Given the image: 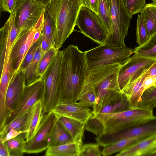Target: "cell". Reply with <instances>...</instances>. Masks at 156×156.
<instances>
[{"mask_svg":"<svg viewBox=\"0 0 156 156\" xmlns=\"http://www.w3.org/2000/svg\"><path fill=\"white\" fill-rule=\"evenodd\" d=\"M44 87L43 78L26 85L22 96L8 118L5 125L29 111L38 100L42 99Z\"/></svg>","mask_w":156,"mask_h":156,"instance_id":"obj_13","label":"cell"},{"mask_svg":"<svg viewBox=\"0 0 156 156\" xmlns=\"http://www.w3.org/2000/svg\"><path fill=\"white\" fill-rule=\"evenodd\" d=\"M89 74L87 77L81 89L77 102L81 106L92 108L95 103L96 96Z\"/></svg>","mask_w":156,"mask_h":156,"instance_id":"obj_24","label":"cell"},{"mask_svg":"<svg viewBox=\"0 0 156 156\" xmlns=\"http://www.w3.org/2000/svg\"><path fill=\"white\" fill-rule=\"evenodd\" d=\"M51 111L58 119L66 117L86 123L94 115L89 107L81 106L78 103L62 102L57 104Z\"/></svg>","mask_w":156,"mask_h":156,"instance_id":"obj_17","label":"cell"},{"mask_svg":"<svg viewBox=\"0 0 156 156\" xmlns=\"http://www.w3.org/2000/svg\"><path fill=\"white\" fill-rule=\"evenodd\" d=\"M9 156H21L23 155V148L26 143L25 133L4 143Z\"/></svg>","mask_w":156,"mask_h":156,"instance_id":"obj_29","label":"cell"},{"mask_svg":"<svg viewBox=\"0 0 156 156\" xmlns=\"http://www.w3.org/2000/svg\"><path fill=\"white\" fill-rule=\"evenodd\" d=\"M136 36L139 46L144 43L149 38L146 27L142 15H138L136 23Z\"/></svg>","mask_w":156,"mask_h":156,"instance_id":"obj_36","label":"cell"},{"mask_svg":"<svg viewBox=\"0 0 156 156\" xmlns=\"http://www.w3.org/2000/svg\"><path fill=\"white\" fill-rule=\"evenodd\" d=\"M72 138L73 141L82 142L86 123L66 117L58 119Z\"/></svg>","mask_w":156,"mask_h":156,"instance_id":"obj_23","label":"cell"},{"mask_svg":"<svg viewBox=\"0 0 156 156\" xmlns=\"http://www.w3.org/2000/svg\"><path fill=\"white\" fill-rule=\"evenodd\" d=\"M58 119L51 111L44 113L35 134L25 145L24 153H38L48 148V138Z\"/></svg>","mask_w":156,"mask_h":156,"instance_id":"obj_12","label":"cell"},{"mask_svg":"<svg viewBox=\"0 0 156 156\" xmlns=\"http://www.w3.org/2000/svg\"><path fill=\"white\" fill-rule=\"evenodd\" d=\"M85 129L97 136L104 133V127L101 122L93 116L88 120L85 124Z\"/></svg>","mask_w":156,"mask_h":156,"instance_id":"obj_39","label":"cell"},{"mask_svg":"<svg viewBox=\"0 0 156 156\" xmlns=\"http://www.w3.org/2000/svg\"><path fill=\"white\" fill-rule=\"evenodd\" d=\"M112 25L104 44L114 47L125 46V38L128 33L132 16L126 11L122 0H108Z\"/></svg>","mask_w":156,"mask_h":156,"instance_id":"obj_6","label":"cell"},{"mask_svg":"<svg viewBox=\"0 0 156 156\" xmlns=\"http://www.w3.org/2000/svg\"><path fill=\"white\" fill-rule=\"evenodd\" d=\"M41 43L34 58L26 70L25 78L26 85H30L39 79L37 73L38 65L42 56L44 53L41 48Z\"/></svg>","mask_w":156,"mask_h":156,"instance_id":"obj_28","label":"cell"},{"mask_svg":"<svg viewBox=\"0 0 156 156\" xmlns=\"http://www.w3.org/2000/svg\"><path fill=\"white\" fill-rule=\"evenodd\" d=\"M99 146L98 144H82L79 156H100L102 154Z\"/></svg>","mask_w":156,"mask_h":156,"instance_id":"obj_40","label":"cell"},{"mask_svg":"<svg viewBox=\"0 0 156 156\" xmlns=\"http://www.w3.org/2000/svg\"><path fill=\"white\" fill-rule=\"evenodd\" d=\"M98 15L108 34L112 25L111 13L108 0H99Z\"/></svg>","mask_w":156,"mask_h":156,"instance_id":"obj_31","label":"cell"},{"mask_svg":"<svg viewBox=\"0 0 156 156\" xmlns=\"http://www.w3.org/2000/svg\"><path fill=\"white\" fill-rule=\"evenodd\" d=\"M45 8V6L35 0H17L14 12L19 31L34 27Z\"/></svg>","mask_w":156,"mask_h":156,"instance_id":"obj_9","label":"cell"},{"mask_svg":"<svg viewBox=\"0 0 156 156\" xmlns=\"http://www.w3.org/2000/svg\"><path fill=\"white\" fill-rule=\"evenodd\" d=\"M44 21V15H42L34 27L20 32L12 47L9 59L11 68L14 73L20 70L27 53L33 44L37 29Z\"/></svg>","mask_w":156,"mask_h":156,"instance_id":"obj_11","label":"cell"},{"mask_svg":"<svg viewBox=\"0 0 156 156\" xmlns=\"http://www.w3.org/2000/svg\"></svg>","mask_w":156,"mask_h":156,"instance_id":"obj_51","label":"cell"},{"mask_svg":"<svg viewBox=\"0 0 156 156\" xmlns=\"http://www.w3.org/2000/svg\"><path fill=\"white\" fill-rule=\"evenodd\" d=\"M73 142L70 134L62 123L58 120L48 138V147L57 146Z\"/></svg>","mask_w":156,"mask_h":156,"instance_id":"obj_21","label":"cell"},{"mask_svg":"<svg viewBox=\"0 0 156 156\" xmlns=\"http://www.w3.org/2000/svg\"><path fill=\"white\" fill-rule=\"evenodd\" d=\"M155 60L143 58L134 53L119 69L118 81L121 91L130 82L140 76Z\"/></svg>","mask_w":156,"mask_h":156,"instance_id":"obj_14","label":"cell"},{"mask_svg":"<svg viewBox=\"0 0 156 156\" xmlns=\"http://www.w3.org/2000/svg\"><path fill=\"white\" fill-rule=\"evenodd\" d=\"M0 156H9L7 150L4 143L0 141Z\"/></svg>","mask_w":156,"mask_h":156,"instance_id":"obj_47","label":"cell"},{"mask_svg":"<svg viewBox=\"0 0 156 156\" xmlns=\"http://www.w3.org/2000/svg\"><path fill=\"white\" fill-rule=\"evenodd\" d=\"M45 6H46L51 0H35Z\"/></svg>","mask_w":156,"mask_h":156,"instance_id":"obj_48","label":"cell"},{"mask_svg":"<svg viewBox=\"0 0 156 156\" xmlns=\"http://www.w3.org/2000/svg\"><path fill=\"white\" fill-rule=\"evenodd\" d=\"M76 26L80 32L99 45L104 44L108 33L98 15L83 6L79 11Z\"/></svg>","mask_w":156,"mask_h":156,"instance_id":"obj_8","label":"cell"},{"mask_svg":"<svg viewBox=\"0 0 156 156\" xmlns=\"http://www.w3.org/2000/svg\"><path fill=\"white\" fill-rule=\"evenodd\" d=\"M25 71L20 70L12 78L7 90L5 101L6 120L23 94L25 85Z\"/></svg>","mask_w":156,"mask_h":156,"instance_id":"obj_16","label":"cell"},{"mask_svg":"<svg viewBox=\"0 0 156 156\" xmlns=\"http://www.w3.org/2000/svg\"><path fill=\"white\" fill-rule=\"evenodd\" d=\"M140 14L144 19L150 37L156 32V4H147Z\"/></svg>","mask_w":156,"mask_h":156,"instance_id":"obj_26","label":"cell"},{"mask_svg":"<svg viewBox=\"0 0 156 156\" xmlns=\"http://www.w3.org/2000/svg\"><path fill=\"white\" fill-rule=\"evenodd\" d=\"M134 53L143 58L156 60V32L144 43L135 48Z\"/></svg>","mask_w":156,"mask_h":156,"instance_id":"obj_27","label":"cell"},{"mask_svg":"<svg viewBox=\"0 0 156 156\" xmlns=\"http://www.w3.org/2000/svg\"><path fill=\"white\" fill-rule=\"evenodd\" d=\"M156 83V77L147 76L145 78L143 83V87L144 91L152 87Z\"/></svg>","mask_w":156,"mask_h":156,"instance_id":"obj_44","label":"cell"},{"mask_svg":"<svg viewBox=\"0 0 156 156\" xmlns=\"http://www.w3.org/2000/svg\"><path fill=\"white\" fill-rule=\"evenodd\" d=\"M147 76L156 77V60L153 65L148 69Z\"/></svg>","mask_w":156,"mask_h":156,"instance_id":"obj_46","label":"cell"},{"mask_svg":"<svg viewBox=\"0 0 156 156\" xmlns=\"http://www.w3.org/2000/svg\"><path fill=\"white\" fill-rule=\"evenodd\" d=\"M44 22L41 32L51 47H54V23L48 10L45 8L44 13Z\"/></svg>","mask_w":156,"mask_h":156,"instance_id":"obj_34","label":"cell"},{"mask_svg":"<svg viewBox=\"0 0 156 156\" xmlns=\"http://www.w3.org/2000/svg\"><path fill=\"white\" fill-rule=\"evenodd\" d=\"M41 41V35L39 39L34 43L30 48L23 60L20 70L26 71L28 66L34 58Z\"/></svg>","mask_w":156,"mask_h":156,"instance_id":"obj_38","label":"cell"},{"mask_svg":"<svg viewBox=\"0 0 156 156\" xmlns=\"http://www.w3.org/2000/svg\"><path fill=\"white\" fill-rule=\"evenodd\" d=\"M82 142H73L48 147L45 156H79Z\"/></svg>","mask_w":156,"mask_h":156,"instance_id":"obj_22","label":"cell"},{"mask_svg":"<svg viewBox=\"0 0 156 156\" xmlns=\"http://www.w3.org/2000/svg\"><path fill=\"white\" fill-rule=\"evenodd\" d=\"M41 99L37 101L31 108L27 127V132L25 133L26 143L32 139L35 134L44 113Z\"/></svg>","mask_w":156,"mask_h":156,"instance_id":"obj_20","label":"cell"},{"mask_svg":"<svg viewBox=\"0 0 156 156\" xmlns=\"http://www.w3.org/2000/svg\"><path fill=\"white\" fill-rule=\"evenodd\" d=\"M153 3L156 4V0H152Z\"/></svg>","mask_w":156,"mask_h":156,"instance_id":"obj_50","label":"cell"},{"mask_svg":"<svg viewBox=\"0 0 156 156\" xmlns=\"http://www.w3.org/2000/svg\"><path fill=\"white\" fill-rule=\"evenodd\" d=\"M15 12L11 14L9 18L0 30V68L9 62L10 53L20 32L15 23Z\"/></svg>","mask_w":156,"mask_h":156,"instance_id":"obj_15","label":"cell"},{"mask_svg":"<svg viewBox=\"0 0 156 156\" xmlns=\"http://www.w3.org/2000/svg\"><path fill=\"white\" fill-rule=\"evenodd\" d=\"M152 136V135H151ZM150 135L136 136L123 139L104 147L101 151L103 156H108L122 150L143 140Z\"/></svg>","mask_w":156,"mask_h":156,"instance_id":"obj_25","label":"cell"},{"mask_svg":"<svg viewBox=\"0 0 156 156\" xmlns=\"http://www.w3.org/2000/svg\"><path fill=\"white\" fill-rule=\"evenodd\" d=\"M62 56V51L58 50L43 77L44 87L41 101L44 113L51 111L57 103L58 79Z\"/></svg>","mask_w":156,"mask_h":156,"instance_id":"obj_7","label":"cell"},{"mask_svg":"<svg viewBox=\"0 0 156 156\" xmlns=\"http://www.w3.org/2000/svg\"><path fill=\"white\" fill-rule=\"evenodd\" d=\"M156 153V134L150 136L119 152L116 156H144Z\"/></svg>","mask_w":156,"mask_h":156,"instance_id":"obj_18","label":"cell"},{"mask_svg":"<svg viewBox=\"0 0 156 156\" xmlns=\"http://www.w3.org/2000/svg\"><path fill=\"white\" fill-rule=\"evenodd\" d=\"M156 106V83L144 91L139 107L153 110Z\"/></svg>","mask_w":156,"mask_h":156,"instance_id":"obj_35","label":"cell"},{"mask_svg":"<svg viewBox=\"0 0 156 156\" xmlns=\"http://www.w3.org/2000/svg\"><path fill=\"white\" fill-rule=\"evenodd\" d=\"M83 0H51L45 6L54 23V47L59 50L75 31L77 19Z\"/></svg>","mask_w":156,"mask_h":156,"instance_id":"obj_2","label":"cell"},{"mask_svg":"<svg viewBox=\"0 0 156 156\" xmlns=\"http://www.w3.org/2000/svg\"><path fill=\"white\" fill-rule=\"evenodd\" d=\"M89 71L109 65L126 63L134 53V49L126 45L114 47L105 44L84 51Z\"/></svg>","mask_w":156,"mask_h":156,"instance_id":"obj_5","label":"cell"},{"mask_svg":"<svg viewBox=\"0 0 156 156\" xmlns=\"http://www.w3.org/2000/svg\"><path fill=\"white\" fill-rule=\"evenodd\" d=\"M27 132V130L19 131L12 129L8 133L4 138H0V141L4 143L7 141L16 137L21 133H26Z\"/></svg>","mask_w":156,"mask_h":156,"instance_id":"obj_43","label":"cell"},{"mask_svg":"<svg viewBox=\"0 0 156 156\" xmlns=\"http://www.w3.org/2000/svg\"><path fill=\"white\" fill-rule=\"evenodd\" d=\"M124 8L131 16L141 13L145 7L146 0H122Z\"/></svg>","mask_w":156,"mask_h":156,"instance_id":"obj_37","label":"cell"},{"mask_svg":"<svg viewBox=\"0 0 156 156\" xmlns=\"http://www.w3.org/2000/svg\"><path fill=\"white\" fill-rule=\"evenodd\" d=\"M17 0H0L1 10L7 12L10 14L14 12Z\"/></svg>","mask_w":156,"mask_h":156,"instance_id":"obj_41","label":"cell"},{"mask_svg":"<svg viewBox=\"0 0 156 156\" xmlns=\"http://www.w3.org/2000/svg\"><path fill=\"white\" fill-rule=\"evenodd\" d=\"M121 66L115 63L90 71L89 76L96 96L95 103L92 107L94 115L113 101L117 97V94L121 92L118 81Z\"/></svg>","mask_w":156,"mask_h":156,"instance_id":"obj_3","label":"cell"},{"mask_svg":"<svg viewBox=\"0 0 156 156\" xmlns=\"http://www.w3.org/2000/svg\"><path fill=\"white\" fill-rule=\"evenodd\" d=\"M150 156H156V153L151 154Z\"/></svg>","mask_w":156,"mask_h":156,"instance_id":"obj_49","label":"cell"},{"mask_svg":"<svg viewBox=\"0 0 156 156\" xmlns=\"http://www.w3.org/2000/svg\"><path fill=\"white\" fill-rule=\"evenodd\" d=\"M62 51L59 72L57 104L76 103L89 74L85 52L77 46L70 45Z\"/></svg>","mask_w":156,"mask_h":156,"instance_id":"obj_1","label":"cell"},{"mask_svg":"<svg viewBox=\"0 0 156 156\" xmlns=\"http://www.w3.org/2000/svg\"><path fill=\"white\" fill-rule=\"evenodd\" d=\"M130 109L129 101L123 94L118 100L103 107L99 113H112L122 112Z\"/></svg>","mask_w":156,"mask_h":156,"instance_id":"obj_32","label":"cell"},{"mask_svg":"<svg viewBox=\"0 0 156 156\" xmlns=\"http://www.w3.org/2000/svg\"><path fill=\"white\" fill-rule=\"evenodd\" d=\"M156 134V116L131 127L118 132L109 134L103 133L97 136V143L104 147L125 138L144 135Z\"/></svg>","mask_w":156,"mask_h":156,"instance_id":"obj_10","label":"cell"},{"mask_svg":"<svg viewBox=\"0 0 156 156\" xmlns=\"http://www.w3.org/2000/svg\"><path fill=\"white\" fill-rule=\"evenodd\" d=\"M41 47L42 51L44 53L51 47L44 36L42 34H41Z\"/></svg>","mask_w":156,"mask_h":156,"instance_id":"obj_45","label":"cell"},{"mask_svg":"<svg viewBox=\"0 0 156 156\" xmlns=\"http://www.w3.org/2000/svg\"><path fill=\"white\" fill-rule=\"evenodd\" d=\"M30 109L23 115L5 125L3 129L0 131V138H4L8 133L12 129L19 131L27 130Z\"/></svg>","mask_w":156,"mask_h":156,"instance_id":"obj_30","label":"cell"},{"mask_svg":"<svg viewBox=\"0 0 156 156\" xmlns=\"http://www.w3.org/2000/svg\"><path fill=\"white\" fill-rule=\"evenodd\" d=\"M58 50L55 47H51L43 54L39 62L37 71L39 79L43 78L46 71L55 58Z\"/></svg>","mask_w":156,"mask_h":156,"instance_id":"obj_33","label":"cell"},{"mask_svg":"<svg viewBox=\"0 0 156 156\" xmlns=\"http://www.w3.org/2000/svg\"><path fill=\"white\" fill-rule=\"evenodd\" d=\"M154 116L153 110L138 107L115 113H98L93 116L103 124V133L109 134L135 126Z\"/></svg>","mask_w":156,"mask_h":156,"instance_id":"obj_4","label":"cell"},{"mask_svg":"<svg viewBox=\"0 0 156 156\" xmlns=\"http://www.w3.org/2000/svg\"><path fill=\"white\" fill-rule=\"evenodd\" d=\"M148 69L140 77L129 83L121 92L127 98L130 109L139 107L141 100L142 94L144 91L143 83L147 75Z\"/></svg>","mask_w":156,"mask_h":156,"instance_id":"obj_19","label":"cell"},{"mask_svg":"<svg viewBox=\"0 0 156 156\" xmlns=\"http://www.w3.org/2000/svg\"><path fill=\"white\" fill-rule=\"evenodd\" d=\"M99 0H83V6L89 9L97 15Z\"/></svg>","mask_w":156,"mask_h":156,"instance_id":"obj_42","label":"cell"}]
</instances>
